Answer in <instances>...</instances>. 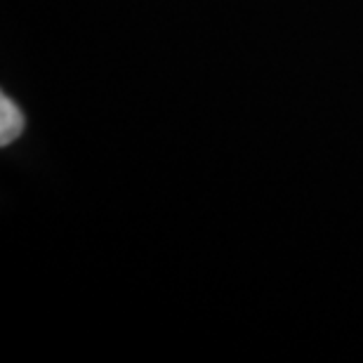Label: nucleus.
I'll list each match as a JSON object with an SVG mask.
<instances>
[{
	"label": "nucleus",
	"instance_id": "1",
	"mask_svg": "<svg viewBox=\"0 0 363 363\" xmlns=\"http://www.w3.org/2000/svg\"><path fill=\"white\" fill-rule=\"evenodd\" d=\"M24 113L7 94H0V144L7 147L24 130Z\"/></svg>",
	"mask_w": 363,
	"mask_h": 363
}]
</instances>
